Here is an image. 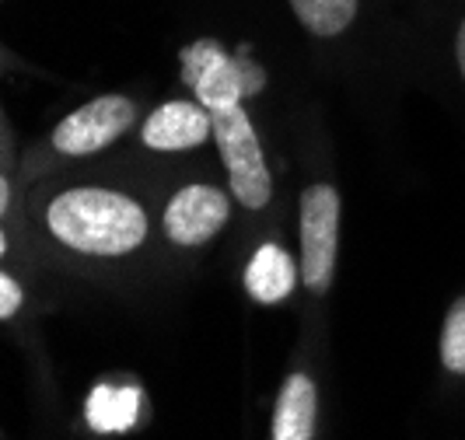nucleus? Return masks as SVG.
Masks as SVG:
<instances>
[{
    "label": "nucleus",
    "mask_w": 465,
    "mask_h": 440,
    "mask_svg": "<svg viewBox=\"0 0 465 440\" xmlns=\"http://www.w3.org/2000/svg\"><path fill=\"white\" fill-rule=\"evenodd\" d=\"M49 231L88 255H126L147 238V213L113 189H70L49 203Z\"/></svg>",
    "instance_id": "nucleus-1"
},
{
    "label": "nucleus",
    "mask_w": 465,
    "mask_h": 440,
    "mask_svg": "<svg viewBox=\"0 0 465 440\" xmlns=\"http://www.w3.org/2000/svg\"><path fill=\"white\" fill-rule=\"evenodd\" d=\"M140 392L137 388H109L98 385L88 398V423L98 434H126L137 423Z\"/></svg>",
    "instance_id": "nucleus-10"
},
{
    "label": "nucleus",
    "mask_w": 465,
    "mask_h": 440,
    "mask_svg": "<svg viewBox=\"0 0 465 440\" xmlns=\"http://www.w3.org/2000/svg\"><path fill=\"white\" fill-rule=\"evenodd\" d=\"M298 283V269L294 259L283 252L280 245H262L249 269H245V290L249 298H256L259 304H277L283 301Z\"/></svg>",
    "instance_id": "nucleus-9"
},
{
    "label": "nucleus",
    "mask_w": 465,
    "mask_h": 440,
    "mask_svg": "<svg viewBox=\"0 0 465 440\" xmlns=\"http://www.w3.org/2000/svg\"><path fill=\"white\" fill-rule=\"evenodd\" d=\"M228 217H232V207L221 189L186 186L183 192H175V200L164 210V234L183 249H196L221 231Z\"/></svg>",
    "instance_id": "nucleus-6"
},
{
    "label": "nucleus",
    "mask_w": 465,
    "mask_h": 440,
    "mask_svg": "<svg viewBox=\"0 0 465 440\" xmlns=\"http://www.w3.org/2000/svg\"><path fill=\"white\" fill-rule=\"evenodd\" d=\"M207 137H213V122L200 102H168L154 109L140 130V140L151 151H189Z\"/></svg>",
    "instance_id": "nucleus-7"
},
{
    "label": "nucleus",
    "mask_w": 465,
    "mask_h": 440,
    "mask_svg": "<svg viewBox=\"0 0 465 440\" xmlns=\"http://www.w3.org/2000/svg\"><path fill=\"white\" fill-rule=\"evenodd\" d=\"M137 119V105L123 94H102L88 105L74 109L64 122L53 130V147L70 158H84L119 140Z\"/></svg>",
    "instance_id": "nucleus-5"
},
{
    "label": "nucleus",
    "mask_w": 465,
    "mask_h": 440,
    "mask_svg": "<svg viewBox=\"0 0 465 440\" xmlns=\"http://www.w3.org/2000/svg\"><path fill=\"white\" fill-rule=\"evenodd\" d=\"M7 252V238H4V231H0V255Z\"/></svg>",
    "instance_id": "nucleus-16"
},
{
    "label": "nucleus",
    "mask_w": 465,
    "mask_h": 440,
    "mask_svg": "<svg viewBox=\"0 0 465 440\" xmlns=\"http://www.w3.org/2000/svg\"><path fill=\"white\" fill-rule=\"evenodd\" d=\"M249 49L242 46L238 56H232L217 39H196L189 43L179 60H183V84L196 94V102L213 112V109H228L242 105V98L259 94L266 88V73L259 64L245 56Z\"/></svg>",
    "instance_id": "nucleus-2"
},
{
    "label": "nucleus",
    "mask_w": 465,
    "mask_h": 440,
    "mask_svg": "<svg viewBox=\"0 0 465 440\" xmlns=\"http://www.w3.org/2000/svg\"><path fill=\"white\" fill-rule=\"evenodd\" d=\"M18 308H22V287L0 273V318H11Z\"/></svg>",
    "instance_id": "nucleus-13"
},
{
    "label": "nucleus",
    "mask_w": 465,
    "mask_h": 440,
    "mask_svg": "<svg viewBox=\"0 0 465 440\" xmlns=\"http://www.w3.org/2000/svg\"><path fill=\"white\" fill-rule=\"evenodd\" d=\"M7 200H11V189H7V179L0 175V217H4V210H7Z\"/></svg>",
    "instance_id": "nucleus-15"
},
{
    "label": "nucleus",
    "mask_w": 465,
    "mask_h": 440,
    "mask_svg": "<svg viewBox=\"0 0 465 440\" xmlns=\"http://www.w3.org/2000/svg\"><path fill=\"white\" fill-rule=\"evenodd\" d=\"M455 60H459V70H462V81H465V18L459 24V35H455Z\"/></svg>",
    "instance_id": "nucleus-14"
},
{
    "label": "nucleus",
    "mask_w": 465,
    "mask_h": 440,
    "mask_svg": "<svg viewBox=\"0 0 465 440\" xmlns=\"http://www.w3.org/2000/svg\"><path fill=\"white\" fill-rule=\"evenodd\" d=\"M441 364L451 374H465V298L448 308L441 328Z\"/></svg>",
    "instance_id": "nucleus-12"
},
{
    "label": "nucleus",
    "mask_w": 465,
    "mask_h": 440,
    "mask_svg": "<svg viewBox=\"0 0 465 440\" xmlns=\"http://www.w3.org/2000/svg\"><path fill=\"white\" fill-rule=\"evenodd\" d=\"M340 249V192L326 182L302 192V277L312 294H326Z\"/></svg>",
    "instance_id": "nucleus-4"
},
{
    "label": "nucleus",
    "mask_w": 465,
    "mask_h": 440,
    "mask_svg": "<svg viewBox=\"0 0 465 440\" xmlns=\"http://www.w3.org/2000/svg\"><path fill=\"white\" fill-rule=\"evenodd\" d=\"M210 122H213V140H217L221 161L228 164L234 200L249 210L266 207L270 192H273V179H270L262 143L252 130V119L245 116L242 105H228V109H213Z\"/></svg>",
    "instance_id": "nucleus-3"
},
{
    "label": "nucleus",
    "mask_w": 465,
    "mask_h": 440,
    "mask_svg": "<svg viewBox=\"0 0 465 440\" xmlns=\"http://www.w3.org/2000/svg\"><path fill=\"white\" fill-rule=\"evenodd\" d=\"M291 7L298 22L319 39H332L347 32L357 18V0H291Z\"/></svg>",
    "instance_id": "nucleus-11"
},
{
    "label": "nucleus",
    "mask_w": 465,
    "mask_h": 440,
    "mask_svg": "<svg viewBox=\"0 0 465 440\" xmlns=\"http://www.w3.org/2000/svg\"><path fill=\"white\" fill-rule=\"evenodd\" d=\"M315 409H319L315 381L302 371L291 374L277 395L273 440H312L315 437Z\"/></svg>",
    "instance_id": "nucleus-8"
}]
</instances>
